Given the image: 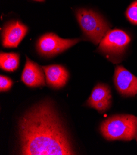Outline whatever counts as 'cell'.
<instances>
[{
	"label": "cell",
	"mask_w": 137,
	"mask_h": 155,
	"mask_svg": "<svg viewBox=\"0 0 137 155\" xmlns=\"http://www.w3.org/2000/svg\"><path fill=\"white\" fill-rule=\"evenodd\" d=\"M19 136L21 154H75L68 134L48 101L33 106L20 119Z\"/></svg>",
	"instance_id": "6da1fadb"
},
{
	"label": "cell",
	"mask_w": 137,
	"mask_h": 155,
	"mask_svg": "<svg viewBox=\"0 0 137 155\" xmlns=\"http://www.w3.org/2000/svg\"><path fill=\"white\" fill-rule=\"evenodd\" d=\"M100 129L106 140L130 141L137 135V117L129 114L115 115L102 122Z\"/></svg>",
	"instance_id": "7a4b0ae2"
},
{
	"label": "cell",
	"mask_w": 137,
	"mask_h": 155,
	"mask_svg": "<svg viewBox=\"0 0 137 155\" xmlns=\"http://www.w3.org/2000/svg\"><path fill=\"white\" fill-rule=\"evenodd\" d=\"M76 15L84 34L95 45L99 44L110 30L108 23L92 10L79 9Z\"/></svg>",
	"instance_id": "3957f363"
},
{
	"label": "cell",
	"mask_w": 137,
	"mask_h": 155,
	"mask_svg": "<svg viewBox=\"0 0 137 155\" xmlns=\"http://www.w3.org/2000/svg\"><path fill=\"white\" fill-rule=\"evenodd\" d=\"M130 38L123 30H109L100 43L98 50L111 59H117L125 52Z\"/></svg>",
	"instance_id": "277c9868"
},
{
	"label": "cell",
	"mask_w": 137,
	"mask_h": 155,
	"mask_svg": "<svg viewBox=\"0 0 137 155\" xmlns=\"http://www.w3.org/2000/svg\"><path fill=\"white\" fill-rule=\"evenodd\" d=\"M79 41L80 39H63L55 34L49 33L39 38L36 48L40 54L51 57L65 51Z\"/></svg>",
	"instance_id": "5b68a950"
},
{
	"label": "cell",
	"mask_w": 137,
	"mask_h": 155,
	"mask_svg": "<svg viewBox=\"0 0 137 155\" xmlns=\"http://www.w3.org/2000/svg\"><path fill=\"white\" fill-rule=\"evenodd\" d=\"M114 82L117 90L122 95L134 97L137 94V77L123 66H116Z\"/></svg>",
	"instance_id": "8992f818"
},
{
	"label": "cell",
	"mask_w": 137,
	"mask_h": 155,
	"mask_svg": "<svg viewBox=\"0 0 137 155\" xmlns=\"http://www.w3.org/2000/svg\"><path fill=\"white\" fill-rule=\"evenodd\" d=\"M28 27L20 21H11L2 30V43L5 48H16L26 35Z\"/></svg>",
	"instance_id": "52a82bcc"
},
{
	"label": "cell",
	"mask_w": 137,
	"mask_h": 155,
	"mask_svg": "<svg viewBox=\"0 0 137 155\" xmlns=\"http://www.w3.org/2000/svg\"><path fill=\"white\" fill-rule=\"evenodd\" d=\"M111 101V93L108 85L98 84L93 89L87 101V105L94 108L100 113H103L109 109Z\"/></svg>",
	"instance_id": "ba28073f"
},
{
	"label": "cell",
	"mask_w": 137,
	"mask_h": 155,
	"mask_svg": "<svg viewBox=\"0 0 137 155\" xmlns=\"http://www.w3.org/2000/svg\"><path fill=\"white\" fill-rule=\"evenodd\" d=\"M42 68L26 57V63L22 75V81L28 87L45 85V73Z\"/></svg>",
	"instance_id": "9c48e42d"
},
{
	"label": "cell",
	"mask_w": 137,
	"mask_h": 155,
	"mask_svg": "<svg viewBox=\"0 0 137 155\" xmlns=\"http://www.w3.org/2000/svg\"><path fill=\"white\" fill-rule=\"evenodd\" d=\"M42 68L45 73L47 84L50 87L60 88L66 85L69 74L64 66L55 64Z\"/></svg>",
	"instance_id": "30bf717a"
},
{
	"label": "cell",
	"mask_w": 137,
	"mask_h": 155,
	"mask_svg": "<svg viewBox=\"0 0 137 155\" xmlns=\"http://www.w3.org/2000/svg\"><path fill=\"white\" fill-rule=\"evenodd\" d=\"M19 65V54L15 53H1L0 67L6 71H16Z\"/></svg>",
	"instance_id": "8fae6325"
},
{
	"label": "cell",
	"mask_w": 137,
	"mask_h": 155,
	"mask_svg": "<svg viewBox=\"0 0 137 155\" xmlns=\"http://www.w3.org/2000/svg\"><path fill=\"white\" fill-rule=\"evenodd\" d=\"M126 14V18L131 23L137 25V0L129 6Z\"/></svg>",
	"instance_id": "7c38bea8"
},
{
	"label": "cell",
	"mask_w": 137,
	"mask_h": 155,
	"mask_svg": "<svg viewBox=\"0 0 137 155\" xmlns=\"http://www.w3.org/2000/svg\"><path fill=\"white\" fill-rule=\"evenodd\" d=\"M13 84L12 81L7 77L0 76V90L5 91L9 90Z\"/></svg>",
	"instance_id": "4fadbf2b"
},
{
	"label": "cell",
	"mask_w": 137,
	"mask_h": 155,
	"mask_svg": "<svg viewBox=\"0 0 137 155\" xmlns=\"http://www.w3.org/2000/svg\"><path fill=\"white\" fill-rule=\"evenodd\" d=\"M35 1H38V2H43L44 0H35Z\"/></svg>",
	"instance_id": "5bb4252c"
}]
</instances>
